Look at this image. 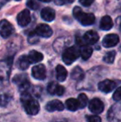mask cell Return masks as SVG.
Returning a JSON list of instances; mask_svg holds the SVG:
<instances>
[{"mask_svg":"<svg viewBox=\"0 0 121 122\" xmlns=\"http://www.w3.org/2000/svg\"><path fill=\"white\" fill-rule=\"evenodd\" d=\"M21 101L25 111L30 116H35L40 111L39 103L28 92L22 94Z\"/></svg>","mask_w":121,"mask_h":122,"instance_id":"6da1fadb","label":"cell"},{"mask_svg":"<svg viewBox=\"0 0 121 122\" xmlns=\"http://www.w3.org/2000/svg\"><path fill=\"white\" fill-rule=\"evenodd\" d=\"M13 57H8L0 61V85H6L11 73V68L13 65Z\"/></svg>","mask_w":121,"mask_h":122,"instance_id":"7a4b0ae2","label":"cell"},{"mask_svg":"<svg viewBox=\"0 0 121 122\" xmlns=\"http://www.w3.org/2000/svg\"><path fill=\"white\" fill-rule=\"evenodd\" d=\"M73 15L81 24L84 26H91L95 21V18L94 14L84 13L79 7H76L73 9Z\"/></svg>","mask_w":121,"mask_h":122,"instance_id":"3957f363","label":"cell"},{"mask_svg":"<svg viewBox=\"0 0 121 122\" xmlns=\"http://www.w3.org/2000/svg\"><path fill=\"white\" fill-rule=\"evenodd\" d=\"M13 83L18 86V89H19L20 92H22V94L28 92V89L30 88L31 84L26 74H18V75L15 76L13 79Z\"/></svg>","mask_w":121,"mask_h":122,"instance_id":"277c9868","label":"cell"},{"mask_svg":"<svg viewBox=\"0 0 121 122\" xmlns=\"http://www.w3.org/2000/svg\"><path fill=\"white\" fill-rule=\"evenodd\" d=\"M79 50L76 47H70L64 51L62 54V60L66 65H71L79 57Z\"/></svg>","mask_w":121,"mask_h":122,"instance_id":"5b68a950","label":"cell"},{"mask_svg":"<svg viewBox=\"0 0 121 122\" xmlns=\"http://www.w3.org/2000/svg\"><path fill=\"white\" fill-rule=\"evenodd\" d=\"M120 102H117L114 106H111L110 111H108V115H107V119L110 122H120Z\"/></svg>","mask_w":121,"mask_h":122,"instance_id":"8992f818","label":"cell"},{"mask_svg":"<svg viewBox=\"0 0 121 122\" xmlns=\"http://www.w3.org/2000/svg\"><path fill=\"white\" fill-rule=\"evenodd\" d=\"M104 108H105V106H104L103 101L99 98H94L89 103L90 111L95 115H99L102 113L104 111Z\"/></svg>","mask_w":121,"mask_h":122,"instance_id":"52a82bcc","label":"cell"},{"mask_svg":"<svg viewBox=\"0 0 121 122\" xmlns=\"http://www.w3.org/2000/svg\"><path fill=\"white\" fill-rule=\"evenodd\" d=\"M13 31L14 29L13 26L7 20H3L0 22V36H2L4 38H7L13 34Z\"/></svg>","mask_w":121,"mask_h":122,"instance_id":"ba28073f","label":"cell"},{"mask_svg":"<svg viewBox=\"0 0 121 122\" xmlns=\"http://www.w3.org/2000/svg\"><path fill=\"white\" fill-rule=\"evenodd\" d=\"M117 83L111 80H105L103 81H100L98 85L99 90L101 91L104 93H110L115 88H116Z\"/></svg>","mask_w":121,"mask_h":122,"instance_id":"9c48e42d","label":"cell"},{"mask_svg":"<svg viewBox=\"0 0 121 122\" xmlns=\"http://www.w3.org/2000/svg\"><path fill=\"white\" fill-rule=\"evenodd\" d=\"M32 75L37 80H44L47 76L45 66L42 64H39L33 66L32 69Z\"/></svg>","mask_w":121,"mask_h":122,"instance_id":"30bf717a","label":"cell"},{"mask_svg":"<svg viewBox=\"0 0 121 122\" xmlns=\"http://www.w3.org/2000/svg\"><path fill=\"white\" fill-rule=\"evenodd\" d=\"M17 21L19 26L21 27H26L31 22V13L28 9H24L21 13H18L17 17Z\"/></svg>","mask_w":121,"mask_h":122,"instance_id":"8fae6325","label":"cell"},{"mask_svg":"<svg viewBox=\"0 0 121 122\" xmlns=\"http://www.w3.org/2000/svg\"><path fill=\"white\" fill-rule=\"evenodd\" d=\"M52 28L47 24H40L36 27L35 34L42 37H50L52 35Z\"/></svg>","mask_w":121,"mask_h":122,"instance_id":"7c38bea8","label":"cell"},{"mask_svg":"<svg viewBox=\"0 0 121 122\" xmlns=\"http://www.w3.org/2000/svg\"><path fill=\"white\" fill-rule=\"evenodd\" d=\"M120 42V37L117 34H108L103 39L102 44L105 47H113Z\"/></svg>","mask_w":121,"mask_h":122,"instance_id":"4fadbf2b","label":"cell"},{"mask_svg":"<svg viewBox=\"0 0 121 122\" xmlns=\"http://www.w3.org/2000/svg\"><path fill=\"white\" fill-rule=\"evenodd\" d=\"M47 92L51 95L62 96L65 93V88L55 81H52L47 86Z\"/></svg>","mask_w":121,"mask_h":122,"instance_id":"5bb4252c","label":"cell"},{"mask_svg":"<svg viewBox=\"0 0 121 122\" xmlns=\"http://www.w3.org/2000/svg\"><path fill=\"white\" fill-rule=\"evenodd\" d=\"M99 35L95 31H88L85 33L83 36L82 40L85 42V43L88 44V45H93V44L96 43L99 41Z\"/></svg>","mask_w":121,"mask_h":122,"instance_id":"9a60e30c","label":"cell"},{"mask_svg":"<svg viewBox=\"0 0 121 122\" xmlns=\"http://www.w3.org/2000/svg\"><path fill=\"white\" fill-rule=\"evenodd\" d=\"M46 110L49 112H53V111H61L64 110V105L62 102L58 100H54L46 105Z\"/></svg>","mask_w":121,"mask_h":122,"instance_id":"2e32d148","label":"cell"},{"mask_svg":"<svg viewBox=\"0 0 121 122\" xmlns=\"http://www.w3.org/2000/svg\"><path fill=\"white\" fill-rule=\"evenodd\" d=\"M41 17L47 22H52L55 19L56 13L52 8H45L41 12Z\"/></svg>","mask_w":121,"mask_h":122,"instance_id":"e0dca14e","label":"cell"},{"mask_svg":"<svg viewBox=\"0 0 121 122\" xmlns=\"http://www.w3.org/2000/svg\"><path fill=\"white\" fill-rule=\"evenodd\" d=\"M113 26H114V23L110 16H104L101 18V20H100V27L102 30H105V31L110 30L113 27Z\"/></svg>","mask_w":121,"mask_h":122,"instance_id":"ac0fdd59","label":"cell"},{"mask_svg":"<svg viewBox=\"0 0 121 122\" xmlns=\"http://www.w3.org/2000/svg\"><path fill=\"white\" fill-rule=\"evenodd\" d=\"M28 59L31 63H37L43 59V55L37 51H31L28 55Z\"/></svg>","mask_w":121,"mask_h":122,"instance_id":"d6986e66","label":"cell"},{"mask_svg":"<svg viewBox=\"0 0 121 122\" xmlns=\"http://www.w3.org/2000/svg\"><path fill=\"white\" fill-rule=\"evenodd\" d=\"M71 77L73 80L80 81L84 79L85 73H84V71H83V70L81 69L80 66H76V67H75L74 69L72 70V71H71Z\"/></svg>","mask_w":121,"mask_h":122,"instance_id":"ffe728a7","label":"cell"},{"mask_svg":"<svg viewBox=\"0 0 121 122\" xmlns=\"http://www.w3.org/2000/svg\"><path fill=\"white\" fill-rule=\"evenodd\" d=\"M57 71V79L59 81H64L67 77V71L66 69L61 65H58L56 68Z\"/></svg>","mask_w":121,"mask_h":122,"instance_id":"44dd1931","label":"cell"},{"mask_svg":"<svg viewBox=\"0 0 121 122\" xmlns=\"http://www.w3.org/2000/svg\"><path fill=\"white\" fill-rule=\"evenodd\" d=\"M66 106L67 110L71 111H76L78 109H80L79 102H78L77 99L75 98H70L66 101Z\"/></svg>","mask_w":121,"mask_h":122,"instance_id":"7402d4cb","label":"cell"},{"mask_svg":"<svg viewBox=\"0 0 121 122\" xmlns=\"http://www.w3.org/2000/svg\"><path fill=\"white\" fill-rule=\"evenodd\" d=\"M92 52H93V49L91 47H89V46H86V45L81 46V48L79 51L80 55H81V57L84 60L89 59L91 56Z\"/></svg>","mask_w":121,"mask_h":122,"instance_id":"603a6c76","label":"cell"},{"mask_svg":"<svg viewBox=\"0 0 121 122\" xmlns=\"http://www.w3.org/2000/svg\"><path fill=\"white\" fill-rule=\"evenodd\" d=\"M18 67L22 70H26L28 68L30 65V62L28 59V56L23 55L21 57L18 59Z\"/></svg>","mask_w":121,"mask_h":122,"instance_id":"cb8c5ba5","label":"cell"},{"mask_svg":"<svg viewBox=\"0 0 121 122\" xmlns=\"http://www.w3.org/2000/svg\"><path fill=\"white\" fill-rule=\"evenodd\" d=\"M115 55H116V52H115V51H108V52L105 55V56H104V58H103L104 61L106 62V63H110V64H111V63H113L114 61H115Z\"/></svg>","mask_w":121,"mask_h":122,"instance_id":"d4e9b609","label":"cell"},{"mask_svg":"<svg viewBox=\"0 0 121 122\" xmlns=\"http://www.w3.org/2000/svg\"><path fill=\"white\" fill-rule=\"evenodd\" d=\"M11 96H9L8 94H2V95H0V106L4 107V106H8V104L11 101Z\"/></svg>","mask_w":121,"mask_h":122,"instance_id":"484cf974","label":"cell"},{"mask_svg":"<svg viewBox=\"0 0 121 122\" xmlns=\"http://www.w3.org/2000/svg\"><path fill=\"white\" fill-rule=\"evenodd\" d=\"M78 102H79V106H80V108H85L88 104V98L86 97L85 94H81L79 95L78 97V99H77Z\"/></svg>","mask_w":121,"mask_h":122,"instance_id":"4316f807","label":"cell"},{"mask_svg":"<svg viewBox=\"0 0 121 122\" xmlns=\"http://www.w3.org/2000/svg\"><path fill=\"white\" fill-rule=\"evenodd\" d=\"M27 5L29 8L32 10H37L39 8V4L35 1V0H28Z\"/></svg>","mask_w":121,"mask_h":122,"instance_id":"83f0119b","label":"cell"},{"mask_svg":"<svg viewBox=\"0 0 121 122\" xmlns=\"http://www.w3.org/2000/svg\"><path fill=\"white\" fill-rule=\"evenodd\" d=\"M113 99L115 100V101H117V102L120 101V100H121V88L120 87H117L116 88L115 93H114Z\"/></svg>","mask_w":121,"mask_h":122,"instance_id":"f1b7e54d","label":"cell"},{"mask_svg":"<svg viewBox=\"0 0 121 122\" xmlns=\"http://www.w3.org/2000/svg\"><path fill=\"white\" fill-rule=\"evenodd\" d=\"M87 122H101V119L99 116L94 115V116H89L86 117Z\"/></svg>","mask_w":121,"mask_h":122,"instance_id":"f546056e","label":"cell"},{"mask_svg":"<svg viewBox=\"0 0 121 122\" xmlns=\"http://www.w3.org/2000/svg\"><path fill=\"white\" fill-rule=\"evenodd\" d=\"M95 0H79L80 3H81V5L85 7H89L91 6L92 3H94Z\"/></svg>","mask_w":121,"mask_h":122,"instance_id":"4dcf8cb0","label":"cell"},{"mask_svg":"<svg viewBox=\"0 0 121 122\" xmlns=\"http://www.w3.org/2000/svg\"><path fill=\"white\" fill-rule=\"evenodd\" d=\"M74 0H55V3L57 5H64L66 3H71Z\"/></svg>","mask_w":121,"mask_h":122,"instance_id":"1f68e13d","label":"cell"},{"mask_svg":"<svg viewBox=\"0 0 121 122\" xmlns=\"http://www.w3.org/2000/svg\"><path fill=\"white\" fill-rule=\"evenodd\" d=\"M7 1H8V0H0V8L5 4V3H6Z\"/></svg>","mask_w":121,"mask_h":122,"instance_id":"d6a6232c","label":"cell"},{"mask_svg":"<svg viewBox=\"0 0 121 122\" xmlns=\"http://www.w3.org/2000/svg\"><path fill=\"white\" fill-rule=\"evenodd\" d=\"M41 2H44V3H48V2H51L52 0H39Z\"/></svg>","mask_w":121,"mask_h":122,"instance_id":"836d02e7","label":"cell"},{"mask_svg":"<svg viewBox=\"0 0 121 122\" xmlns=\"http://www.w3.org/2000/svg\"><path fill=\"white\" fill-rule=\"evenodd\" d=\"M52 122H65L63 120H61V121H52Z\"/></svg>","mask_w":121,"mask_h":122,"instance_id":"e575fe53","label":"cell"},{"mask_svg":"<svg viewBox=\"0 0 121 122\" xmlns=\"http://www.w3.org/2000/svg\"><path fill=\"white\" fill-rule=\"evenodd\" d=\"M16 1H20V0H16Z\"/></svg>","mask_w":121,"mask_h":122,"instance_id":"d590c367","label":"cell"}]
</instances>
